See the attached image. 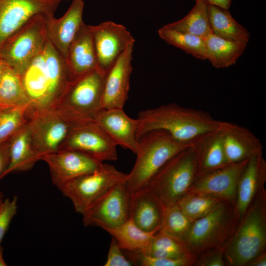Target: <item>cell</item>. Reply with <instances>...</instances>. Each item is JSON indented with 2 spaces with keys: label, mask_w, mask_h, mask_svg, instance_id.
<instances>
[{
  "label": "cell",
  "mask_w": 266,
  "mask_h": 266,
  "mask_svg": "<svg viewBox=\"0 0 266 266\" xmlns=\"http://www.w3.org/2000/svg\"><path fill=\"white\" fill-rule=\"evenodd\" d=\"M20 76L29 100L28 115L56 105L69 81L65 59L48 40Z\"/></svg>",
  "instance_id": "obj_1"
},
{
  "label": "cell",
  "mask_w": 266,
  "mask_h": 266,
  "mask_svg": "<svg viewBox=\"0 0 266 266\" xmlns=\"http://www.w3.org/2000/svg\"><path fill=\"white\" fill-rule=\"evenodd\" d=\"M137 120L138 139L148 132L163 130L177 141L187 143L200 134L218 128L220 123L208 112L175 103L142 111Z\"/></svg>",
  "instance_id": "obj_2"
},
{
  "label": "cell",
  "mask_w": 266,
  "mask_h": 266,
  "mask_svg": "<svg viewBox=\"0 0 266 266\" xmlns=\"http://www.w3.org/2000/svg\"><path fill=\"white\" fill-rule=\"evenodd\" d=\"M266 251V191L257 196L247 210L224 252L228 266H246Z\"/></svg>",
  "instance_id": "obj_3"
},
{
  "label": "cell",
  "mask_w": 266,
  "mask_h": 266,
  "mask_svg": "<svg viewBox=\"0 0 266 266\" xmlns=\"http://www.w3.org/2000/svg\"><path fill=\"white\" fill-rule=\"evenodd\" d=\"M139 149L126 182L131 194L147 185L159 170L190 143L177 141L163 130L152 131L138 138Z\"/></svg>",
  "instance_id": "obj_4"
},
{
  "label": "cell",
  "mask_w": 266,
  "mask_h": 266,
  "mask_svg": "<svg viewBox=\"0 0 266 266\" xmlns=\"http://www.w3.org/2000/svg\"><path fill=\"white\" fill-rule=\"evenodd\" d=\"M240 221L235 204L223 200L193 222L187 244L197 256L213 250H225Z\"/></svg>",
  "instance_id": "obj_5"
},
{
  "label": "cell",
  "mask_w": 266,
  "mask_h": 266,
  "mask_svg": "<svg viewBox=\"0 0 266 266\" xmlns=\"http://www.w3.org/2000/svg\"><path fill=\"white\" fill-rule=\"evenodd\" d=\"M197 171L196 157L190 145L167 161L147 185L168 207L187 192L197 177Z\"/></svg>",
  "instance_id": "obj_6"
},
{
  "label": "cell",
  "mask_w": 266,
  "mask_h": 266,
  "mask_svg": "<svg viewBox=\"0 0 266 266\" xmlns=\"http://www.w3.org/2000/svg\"><path fill=\"white\" fill-rule=\"evenodd\" d=\"M28 117L32 145L40 160L43 155L60 150L72 129L87 121L57 106L31 112Z\"/></svg>",
  "instance_id": "obj_7"
},
{
  "label": "cell",
  "mask_w": 266,
  "mask_h": 266,
  "mask_svg": "<svg viewBox=\"0 0 266 266\" xmlns=\"http://www.w3.org/2000/svg\"><path fill=\"white\" fill-rule=\"evenodd\" d=\"M105 75L97 68L69 80L55 106L78 119H94L102 109Z\"/></svg>",
  "instance_id": "obj_8"
},
{
  "label": "cell",
  "mask_w": 266,
  "mask_h": 266,
  "mask_svg": "<svg viewBox=\"0 0 266 266\" xmlns=\"http://www.w3.org/2000/svg\"><path fill=\"white\" fill-rule=\"evenodd\" d=\"M46 16L35 15L0 46V58L19 75L48 41Z\"/></svg>",
  "instance_id": "obj_9"
},
{
  "label": "cell",
  "mask_w": 266,
  "mask_h": 266,
  "mask_svg": "<svg viewBox=\"0 0 266 266\" xmlns=\"http://www.w3.org/2000/svg\"><path fill=\"white\" fill-rule=\"evenodd\" d=\"M127 176L114 166L103 163L99 169L67 182L59 190L82 215Z\"/></svg>",
  "instance_id": "obj_10"
},
{
  "label": "cell",
  "mask_w": 266,
  "mask_h": 266,
  "mask_svg": "<svg viewBox=\"0 0 266 266\" xmlns=\"http://www.w3.org/2000/svg\"><path fill=\"white\" fill-rule=\"evenodd\" d=\"M131 195L126 179L120 182L82 214L84 225L105 230L124 223L129 219Z\"/></svg>",
  "instance_id": "obj_11"
},
{
  "label": "cell",
  "mask_w": 266,
  "mask_h": 266,
  "mask_svg": "<svg viewBox=\"0 0 266 266\" xmlns=\"http://www.w3.org/2000/svg\"><path fill=\"white\" fill-rule=\"evenodd\" d=\"M117 145L94 119L74 127L62 149H70L86 154L101 162L118 159Z\"/></svg>",
  "instance_id": "obj_12"
},
{
  "label": "cell",
  "mask_w": 266,
  "mask_h": 266,
  "mask_svg": "<svg viewBox=\"0 0 266 266\" xmlns=\"http://www.w3.org/2000/svg\"><path fill=\"white\" fill-rule=\"evenodd\" d=\"M64 0H0V46L37 14L54 16Z\"/></svg>",
  "instance_id": "obj_13"
},
{
  "label": "cell",
  "mask_w": 266,
  "mask_h": 266,
  "mask_svg": "<svg viewBox=\"0 0 266 266\" xmlns=\"http://www.w3.org/2000/svg\"><path fill=\"white\" fill-rule=\"evenodd\" d=\"M98 67L105 74L135 40L124 26L112 21L91 26Z\"/></svg>",
  "instance_id": "obj_14"
},
{
  "label": "cell",
  "mask_w": 266,
  "mask_h": 266,
  "mask_svg": "<svg viewBox=\"0 0 266 266\" xmlns=\"http://www.w3.org/2000/svg\"><path fill=\"white\" fill-rule=\"evenodd\" d=\"M41 160L47 164L52 182L58 189L67 182L99 169L103 164L86 154L70 149L44 155Z\"/></svg>",
  "instance_id": "obj_15"
},
{
  "label": "cell",
  "mask_w": 266,
  "mask_h": 266,
  "mask_svg": "<svg viewBox=\"0 0 266 266\" xmlns=\"http://www.w3.org/2000/svg\"><path fill=\"white\" fill-rule=\"evenodd\" d=\"M248 160L229 164L197 177L187 192L211 196L235 204L238 181Z\"/></svg>",
  "instance_id": "obj_16"
},
{
  "label": "cell",
  "mask_w": 266,
  "mask_h": 266,
  "mask_svg": "<svg viewBox=\"0 0 266 266\" xmlns=\"http://www.w3.org/2000/svg\"><path fill=\"white\" fill-rule=\"evenodd\" d=\"M134 44L127 47L106 74L102 109L123 108L128 98Z\"/></svg>",
  "instance_id": "obj_17"
},
{
  "label": "cell",
  "mask_w": 266,
  "mask_h": 266,
  "mask_svg": "<svg viewBox=\"0 0 266 266\" xmlns=\"http://www.w3.org/2000/svg\"><path fill=\"white\" fill-rule=\"evenodd\" d=\"M166 209L148 185L131 195L129 219L146 232L156 233L161 230Z\"/></svg>",
  "instance_id": "obj_18"
},
{
  "label": "cell",
  "mask_w": 266,
  "mask_h": 266,
  "mask_svg": "<svg viewBox=\"0 0 266 266\" xmlns=\"http://www.w3.org/2000/svg\"><path fill=\"white\" fill-rule=\"evenodd\" d=\"M84 7L83 0H74L61 18L45 17L47 39L65 60L71 43L84 23Z\"/></svg>",
  "instance_id": "obj_19"
},
{
  "label": "cell",
  "mask_w": 266,
  "mask_h": 266,
  "mask_svg": "<svg viewBox=\"0 0 266 266\" xmlns=\"http://www.w3.org/2000/svg\"><path fill=\"white\" fill-rule=\"evenodd\" d=\"M94 120L100 126L117 145L131 150L136 154L139 149L136 133L137 119L129 117L123 108L101 109Z\"/></svg>",
  "instance_id": "obj_20"
},
{
  "label": "cell",
  "mask_w": 266,
  "mask_h": 266,
  "mask_svg": "<svg viewBox=\"0 0 266 266\" xmlns=\"http://www.w3.org/2000/svg\"><path fill=\"white\" fill-rule=\"evenodd\" d=\"M266 161L263 152L248 159L239 177L235 208L240 220L257 196L265 188Z\"/></svg>",
  "instance_id": "obj_21"
},
{
  "label": "cell",
  "mask_w": 266,
  "mask_h": 266,
  "mask_svg": "<svg viewBox=\"0 0 266 266\" xmlns=\"http://www.w3.org/2000/svg\"><path fill=\"white\" fill-rule=\"evenodd\" d=\"M219 128L229 164L245 161L263 152L260 140L249 129L227 121H220Z\"/></svg>",
  "instance_id": "obj_22"
},
{
  "label": "cell",
  "mask_w": 266,
  "mask_h": 266,
  "mask_svg": "<svg viewBox=\"0 0 266 266\" xmlns=\"http://www.w3.org/2000/svg\"><path fill=\"white\" fill-rule=\"evenodd\" d=\"M65 60L69 80L99 68L91 25L82 24Z\"/></svg>",
  "instance_id": "obj_23"
},
{
  "label": "cell",
  "mask_w": 266,
  "mask_h": 266,
  "mask_svg": "<svg viewBox=\"0 0 266 266\" xmlns=\"http://www.w3.org/2000/svg\"><path fill=\"white\" fill-rule=\"evenodd\" d=\"M190 144L197 161V177L229 165L219 127L200 134Z\"/></svg>",
  "instance_id": "obj_24"
},
{
  "label": "cell",
  "mask_w": 266,
  "mask_h": 266,
  "mask_svg": "<svg viewBox=\"0 0 266 266\" xmlns=\"http://www.w3.org/2000/svg\"><path fill=\"white\" fill-rule=\"evenodd\" d=\"M39 160L40 158L32 145L27 122L10 139L9 163L3 177L13 172L29 170Z\"/></svg>",
  "instance_id": "obj_25"
},
{
  "label": "cell",
  "mask_w": 266,
  "mask_h": 266,
  "mask_svg": "<svg viewBox=\"0 0 266 266\" xmlns=\"http://www.w3.org/2000/svg\"><path fill=\"white\" fill-rule=\"evenodd\" d=\"M207 59L216 68H225L234 65L244 52L247 43L232 41L213 33L204 39Z\"/></svg>",
  "instance_id": "obj_26"
},
{
  "label": "cell",
  "mask_w": 266,
  "mask_h": 266,
  "mask_svg": "<svg viewBox=\"0 0 266 266\" xmlns=\"http://www.w3.org/2000/svg\"><path fill=\"white\" fill-rule=\"evenodd\" d=\"M207 6L213 34L229 40L248 42L249 32L233 18L229 9L208 4Z\"/></svg>",
  "instance_id": "obj_27"
},
{
  "label": "cell",
  "mask_w": 266,
  "mask_h": 266,
  "mask_svg": "<svg viewBox=\"0 0 266 266\" xmlns=\"http://www.w3.org/2000/svg\"><path fill=\"white\" fill-rule=\"evenodd\" d=\"M105 231L116 240L123 251L131 252H142L145 249L155 233L143 231L130 219Z\"/></svg>",
  "instance_id": "obj_28"
},
{
  "label": "cell",
  "mask_w": 266,
  "mask_h": 266,
  "mask_svg": "<svg viewBox=\"0 0 266 266\" xmlns=\"http://www.w3.org/2000/svg\"><path fill=\"white\" fill-rule=\"evenodd\" d=\"M190 12L182 19L164 26L180 32L192 34L205 39L212 33L210 26L207 3L196 0Z\"/></svg>",
  "instance_id": "obj_29"
},
{
  "label": "cell",
  "mask_w": 266,
  "mask_h": 266,
  "mask_svg": "<svg viewBox=\"0 0 266 266\" xmlns=\"http://www.w3.org/2000/svg\"><path fill=\"white\" fill-rule=\"evenodd\" d=\"M141 252L152 257L178 259L194 254L187 243L161 230L153 236L147 247Z\"/></svg>",
  "instance_id": "obj_30"
},
{
  "label": "cell",
  "mask_w": 266,
  "mask_h": 266,
  "mask_svg": "<svg viewBox=\"0 0 266 266\" xmlns=\"http://www.w3.org/2000/svg\"><path fill=\"white\" fill-rule=\"evenodd\" d=\"M29 100L20 75L6 66L0 81V106L29 108Z\"/></svg>",
  "instance_id": "obj_31"
},
{
  "label": "cell",
  "mask_w": 266,
  "mask_h": 266,
  "mask_svg": "<svg viewBox=\"0 0 266 266\" xmlns=\"http://www.w3.org/2000/svg\"><path fill=\"white\" fill-rule=\"evenodd\" d=\"M158 34L167 43L181 49L194 57L203 60L207 59L204 39L164 26L158 30Z\"/></svg>",
  "instance_id": "obj_32"
},
{
  "label": "cell",
  "mask_w": 266,
  "mask_h": 266,
  "mask_svg": "<svg viewBox=\"0 0 266 266\" xmlns=\"http://www.w3.org/2000/svg\"><path fill=\"white\" fill-rule=\"evenodd\" d=\"M223 200L211 196L187 192L176 203L193 222L207 214Z\"/></svg>",
  "instance_id": "obj_33"
},
{
  "label": "cell",
  "mask_w": 266,
  "mask_h": 266,
  "mask_svg": "<svg viewBox=\"0 0 266 266\" xmlns=\"http://www.w3.org/2000/svg\"><path fill=\"white\" fill-rule=\"evenodd\" d=\"M28 120L27 108L3 107L0 112V144L10 139Z\"/></svg>",
  "instance_id": "obj_34"
},
{
  "label": "cell",
  "mask_w": 266,
  "mask_h": 266,
  "mask_svg": "<svg viewBox=\"0 0 266 266\" xmlns=\"http://www.w3.org/2000/svg\"><path fill=\"white\" fill-rule=\"evenodd\" d=\"M192 223L176 203L166 207L160 230L186 243Z\"/></svg>",
  "instance_id": "obj_35"
},
{
  "label": "cell",
  "mask_w": 266,
  "mask_h": 266,
  "mask_svg": "<svg viewBox=\"0 0 266 266\" xmlns=\"http://www.w3.org/2000/svg\"><path fill=\"white\" fill-rule=\"evenodd\" d=\"M125 252L133 266H195L197 259L196 255L182 258L170 259L152 257L139 252Z\"/></svg>",
  "instance_id": "obj_36"
},
{
  "label": "cell",
  "mask_w": 266,
  "mask_h": 266,
  "mask_svg": "<svg viewBox=\"0 0 266 266\" xmlns=\"http://www.w3.org/2000/svg\"><path fill=\"white\" fill-rule=\"evenodd\" d=\"M18 197L3 200L0 205V247L1 242L7 232L10 224L17 213Z\"/></svg>",
  "instance_id": "obj_37"
},
{
  "label": "cell",
  "mask_w": 266,
  "mask_h": 266,
  "mask_svg": "<svg viewBox=\"0 0 266 266\" xmlns=\"http://www.w3.org/2000/svg\"><path fill=\"white\" fill-rule=\"evenodd\" d=\"M104 266H132L133 263L127 257L116 240L112 237Z\"/></svg>",
  "instance_id": "obj_38"
},
{
  "label": "cell",
  "mask_w": 266,
  "mask_h": 266,
  "mask_svg": "<svg viewBox=\"0 0 266 266\" xmlns=\"http://www.w3.org/2000/svg\"><path fill=\"white\" fill-rule=\"evenodd\" d=\"M224 252V249H216L198 256L195 266H226Z\"/></svg>",
  "instance_id": "obj_39"
},
{
  "label": "cell",
  "mask_w": 266,
  "mask_h": 266,
  "mask_svg": "<svg viewBox=\"0 0 266 266\" xmlns=\"http://www.w3.org/2000/svg\"><path fill=\"white\" fill-rule=\"evenodd\" d=\"M10 142V139L0 144V180L9 163Z\"/></svg>",
  "instance_id": "obj_40"
},
{
  "label": "cell",
  "mask_w": 266,
  "mask_h": 266,
  "mask_svg": "<svg viewBox=\"0 0 266 266\" xmlns=\"http://www.w3.org/2000/svg\"><path fill=\"white\" fill-rule=\"evenodd\" d=\"M266 251L257 256L250 261L246 266H266Z\"/></svg>",
  "instance_id": "obj_41"
},
{
  "label": "cell",
  "mask_w": 266,
  "mask_h": 266,
  "mask_svg": "<svg viewBox=\"0 0 266 266\" xmlns=\"http://www.w3.org/2000/svg\"><path fill=\"white\" fill-rule=\"evenodd\" d=\"M207 4L217 5L224 8L229 9L232 0H204Z\"/></svg>",
  "instance_id": "obj_42"
},
{
  "label": "cell",
  "mask_w": 266,
  "mask_h": 266,
  "mask_svg": "<svg viewBox=\"0 0 266 266\" xmlns=\"http://www.w3.org/2000/svg\"><path fill=\"white\" fill-rule=\"evenodd\" d=\"M6 65L4 63L2 60L0 58V81L1 80L4 70L6 66Z\"/></svg>",
  "instance_id": "obj_43"
},
{
  "label": "cell",
  "mask_w": 266,
  "mask_h": 266,
  "mask_svg": "<svg viewBox=\"0 0 266 266\" xmlns=\"http://www.w3.org/2000/svg\"><path fill=\"white\" fill-rule=\"evenodd\" d=\"M7 264L5 262L2 256V248L0 247V266H6Z\"/></svg>",
  "instance_id": "obj_44"
},
{
  "label": "cell",
  "mask_w": 266,
  "mask_h": 266,
  "mask_svg": "<svg viewBox=\"0 0 266 266\" xmlns=\"http://www.w3.org/2000/svg\"><path fill=\"white\" fill-rule=\"evenodd\" d=\"M3 200H4L3 195L2 193L0 192V205L1 204Z\"/></svg>",
  "instance_id": "obj_45"
},
{
  "label": "cell",
  "mask_w": 266,
  "mask_h": 266,
  "mask_svg": "<svg viewBox=\"0 0 266 266\" xmlns=\"http://www.w3.org/2000/svg\"><path fill=\"white\" fill-rule=\"evenodd\" d=\"M3 107L0 106V112Z\"/></svg>",
  "instance_id": "obj_46"
}]
</instances>
